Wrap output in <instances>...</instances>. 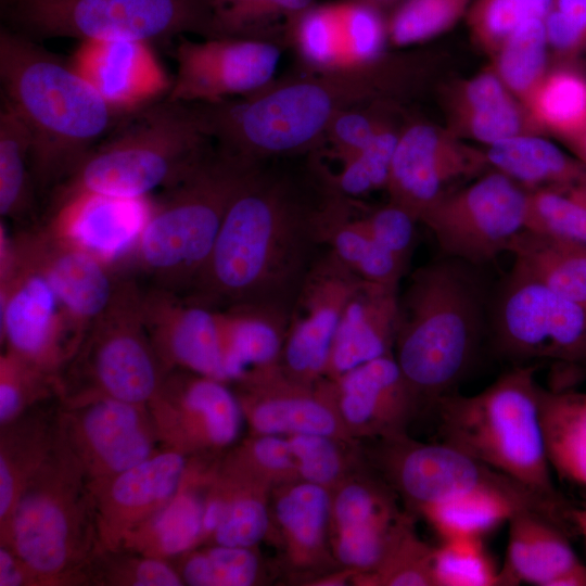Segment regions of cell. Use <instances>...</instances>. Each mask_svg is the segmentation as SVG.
Here are the masks:
<instances>
[{
    "label": "cell",
    "mask_w": 586,
    "mask_h": 586,
    "mask_svg": "<svg viewBox=\"0 0 586 586\" xmlns=\"http://www.w3.org/2000/svg\"><path fill=\"white\" fill-rule=\"evenodd\" d=\"M335 193L320 151L258 164L233 196L205 266L182 295L207 307L254 305L289 315L324 247L320 221Z\"/></svg>",
    "instance_id": "obj_1"
},
{
    "label": "cell",
    "mask_w": 586,
    "mask_h": 586,
    "mask_svg": "<svg viewBox=\"0 0 586 586\" xmlns=\"http://www.w3.org/2000/svg\"><path fill=\"white\" fill-rule=\"evenodd\" d=\"M405 74L403 64L385 55L349 69L297 68L250 95L193 104L219 151L259 164L321 150L326 131L339 113L391 100Z\"/></svg>",
    "instance_id": "obj_2"
},
{
    "label": "cell",
    "mask_w": 586,
    "mask_h": 586,
    "mask_svg": "<svg viewBox=\"0 0 586 586\" xmlns=\"http://www.w3.org/2000/svg\"><path fill=\"white\" fill-rule=\"evenodd\" d=\"M494 290L482 266L441 254L398 296L393 355L416 400L454 393L488 336Z\"/></svg>",
    "instance_id": "obj_3"
},
{
    "label": "cell",
    "mask_w": 586,
    "mask_h": 586,
    "mask_svg": "<svg viewBox=\"0 0 586 586\" xmlns=\"http://www.w3.org/2000/svg\"><path fill=\"white\" fill-rule=\"evenodd\" d=\"M2 99L33 141L37 192L53 191L128 114L112 107L69 64L39 41L0 29Z\"/></svg>",
    "instance_id": "obj_4"
},
{
    "label": "cell",
    "mask_w": 586,
    "mask_h": 586,
    "mask_svg": "<svg viewBox=\"0 0 586 586\" xmlns=\"http://www.w3.org/2000/svg\"><path fill=\"white\" fill-rule=\"evenodd\" d=\"M214 143L192 103L166 98L126 115L52 191L51 207L79 195L138 201L184 178Z\"/></svg>",
    "instance_id": "obj_5"
},
{
    "label": "cell",
    "mask_w": 586,
    "mask_h": 586,
    "mask_svg": "<svg viewBox=\"0 0 586 586\" xmlns=\"http://www.w3.org/2000/svg\"><path fill=\"white\" fill-rule=\"evenodd\" d=\"M538 366H511L475 395L442 397L434 406L440 435L534 493L569 522L572 505L555 486L545 445Z\"/></svg>",
    "instance_id": "obj_6"
},
{
    "label": "cell",
    "mask_w": 586,
    "mask_h": 586,
    "mask_svg": "<svg viewBox=\"0 0 586 586\" xmlns=\"http://www.w3.org/2000/svg\"><path fill=\"white\" fill-rule=\"evenodd\" d=\"M31 581L67 582L99 544L89 480L60 429L1 526Z\"/></svg>",
    "instance_id": "obj_7"
},
{
    "label": "cell",
    "mask_w": 586,
    "mask_h": 586,
    "mask_svg": "<svg viewBox=\"0 0 586 586\" xmlns=\"http://www.w3.org/2000/svg\"><path fill=\"white\" fill-rule=\"evenodd\" d=\"M257 165L214 144L184 178L164 189L133 245L135 259L152 286L180 294L189 290L211 255L233 196Z\"/></svg>",
    "instance_id": "obj_8"
},
{
    "label": "cell",
    "mask_w": 586,
    "mask_h": 586,
    "mask_svg": "<svg viewBox=\"0 0 586 586\" xmlns=\"http://www.w3.org/2000/svg\"><path fill=\"white\" fill-rule=\"evenodd\" d=\"M142 293L135 281L122 279L109 306L89 327L56 381L69 403L105 396L146 405L160 391L168 371L144 327Z\"/></svg>",
    "instance_id": "obj_9"
},
{
    "label": "cell",
    "mask_w": 586,
    "mask_h": 586,
    "mask_svg": "<svg viewBox=\"0 0 586 586\" xmlns=\"http://www.w3.org/2000/svg\"><path fill=\"white\" fill-rule=\"evenodd\" d=\"M487 339L511 366L551 362L586 377V308L514 263L493 292Z\"/></svg>",
    "instance_id": "obj_10"
},
{
    "label": "cell",
    "mask_w": 586,
    "mask_h": 586,
    "mask_svg": "<svg viewBox=\"0 0 586 586\" xmlns=\"http://www.w3.org/2000/svg\"><path fill=\"white\" fill-rule=\"evenodd\" d=\"M5 26L37 41L72 38L161 42L208 36L202 0H5Z\"/></svg>",
    "instance_id": "obj_11"
},
{
    "label": "cell",
    "mask_w": 586,
    "mask_h": 586,
    "mask_svg": "<svg viewBox=\"0 0 586 586\" xmlns=\"http://www.w3.org/2000/svg\"><path fill=\"white\" fill-rule=\"evenodd\" d=\"M0 332L5 352L55 381L84 340L48 279L5 227L0 228Z\"/></svg>",
    "instance_id": "obj_12"
},
{
    "label": "cell",
    "mask_w": 586,
    "mask_h": 586,
    "mask_svg": "<svg viewBox=\"0 0 586 586\" xmlns=\"http://www.w3.org/2000/svg\"><path fill=\"white\" fill-rule=\"evenodd\" d=\"M528 190L492 169L448 191L421 216L441 254L484 267L525 230Z\"/></svg>",
    "instance_id": "obj_13"
},
{
    "label": "cell",
    "mask_w": 586,
    "mask_h": 586,
    "mask_svg": "<svg viewBox=\"0 0 586 586\" xmlns=\"http://www.w3.org/2000/svg\"><path fill=\"white\" fill-rule=\"evenodd\" d=\"M285 48L264 39L180 37L171 51L176 71L166 99L216 103L255 93L277 78Z\"/></svg>",
    "instance_id": "obj_14"
},
{
    "label": "cell",
    "mask_w": 586,
    "mask_h": 586,
    "mask_svg": "<svg viewBox=\"0 0 586 586\" xmlns=\"http://www.w3.org/2000/svg\"><path fill=\"white\" fill-rule=\"evenodd\" d=\"M489 167L483 150L448 128L413 122L400 128L385 190L418 222L456 180Z\"/></svg>",
    "instance_id": "obj_15"
},
{
    "label": "cell",
    "mask_w": 586,
    "mask_h": 586,
    "mask_svg": "<svg viewBox=\"0 0 586 586\" xmlns=\"http://www.w3.org/2000/svg\"><path fill=\"white\" fill-rule=\"evenodd\" d=\"M144 405L112 397L69 403L60 433L89 482L113 476L154 455L157 428Z\"/></svg>",
    "instance_id": "obj_16"
},
{
    "label": "cell",
    "mask_w": 586,
    "mask_h": 586,
    "mask_svg": "<svg viewBox=\"0 0 586 586\" xmlns=\"http://www.w3.org/2000/svg\"><path fill=\"white\" fill-rule=\"evenodd\" d=\"M141 310L151 343L167 371L183 369L227 382L228 307L203 306L180 293L151 285L142 293Z\"/></svg>",
    "instance_id": "obj_17"
},
{
    "label": "cell",
    "mask_w": 586,
    "mask_h": 586,
    "mask_svg": "<svg viewBox=\"0 0 586 586\" xmlns=\"http://www.w3.org/2000/svg\"><path fill=\"white\" fill-rule=\"evenodd\" d=\"M358 280L323 247L289 311L279 361L289 377L311 384L324 375L336 326Z\"/></svg>",
    "instance_id": "obj_18"
},
{
    "label": "cell",
    "mask_w": 586,
    "mask_h": 586,
    "mask_svg": "<svg viewBox=\"0 0 586 586\" xmlns=\"http://www.w3.org/2000/svg\"><path fill=\"white\" fill-rule=\"evenodd\" d=\"M14 237L48 279L74 327L85 337L113 300L122 279L101 254L48 220Z\"/></svg>",
    "instance_id": "obj_19"
},
{
    "label": "cell",
    "mask_w": 586,
    "mask_h": 586,
    "mask_svg": "<svg viewBox=\"0 0 586 586\" xmlns=\"http://www.w3.org/2000/svg\"><path fill=\"white\" fill-rule=\"evenodd\" d=\"M390 441L385 456L387 473L419 510L476 491H498L539 500L560 514L518 482L447 443H409L400 435Z\"/></svg>",
    "instance_id": "obj_20"
},
{
    "label": "cell",
    "mask_w": 586,
    "mask_h": 586,
    "mask_svg": "<svg viewBox=\"0 0 586 586\" xmlns=\"http://www.w3.org/2000/svg\"><path fill=\"white\" fill-rule=\"evenodd\" d=\"M387 44L385 14L359 0L317 2L289 38L297 68L317 72L372 64L386 55Z\"/></svg>",
    "instance_id": "obj_21"
},
{
    "label": "cell",
    "mask_w": 586,
    "mask_h": 586,
    "mask_svg": "<svg viewBox=\"0 0 586 586\" xmlns=\"http://www.w3.org/2000/svg\"><path fill=\"white\" fill-rule=\"evenodd\" d=\"M186 464L178 449L168 450L89 482L99 545L116 549L133 528L160 511L179 491Z\"/></svg>",
    "instance_id": "obj_22"
},
{
    "label": "cell",
    "mask_w": 586,
    "mask_h": 586,
    "mask_svg": "<svg viewBox=\"0 0 586 586\" xmlns=\"http://www.w3.org/2000/svg\"><path fill=\"white\" fill-rule=\"evenodd\" d=\"M158 433L170 441L193 433L205 443L227 446L239 436L240 399L226 382L183 369L167 372L160 391L148 404Z\"/></svg>",
    "instance_id": "obj_23"
},
{
    "label": "cell",
    "mask_w": 586,
    "mask_h": 586,
    "mask_svg": "<svg viewBox=\"0 0 586 586\" xmlns=\"http://www.w3.org/2000/svg\"><path fill=\"white\" fill-rule=\"evenodd\" d=\"M72 67L115 110L130 114L166 98L173 78L152 43L85 40L68 60Z\"/></svg>",
    "instance_id": "obj_24"
},
{
    "label": "cell",
    "mask_w": 586,
    "mask_h": 586,
    "mask_svg": "<svg viewBox=\"0 0 586 586\" xmlns=\"http://www.w3.org/2000/svg\"><path fill=\"white\" fill-rule=\"evenodd\" d=\"M399 288L359 279L336 326L326 377L337 378L379 357L393 354Z\"/></svg>",
    "instance_id": "obj_25"
},
{
    "label": "cell",
    "mask_w": 586,
    "mask_h": 586,
    "mask_svg": "<svg viewBox=\"0 0 586 586\" xmlns=\"http://www.w3.org/2000/svg\"><path fill=\"white\" fill-rule=\"evenodd\" d=\"M345 420L386 435L398 436L416 398L393 354L362 364L331 379Z\"/></svg>",
    "instance_id": "obj_26"
},
{
    "label": "cell",
    "mask_w": 586,
    "mask_h": 586,
    "mask_svg": "<svg viewBox=\"0 0 586 586\" xmlns=\"http://www.w3.org/2000/svg\"><path fill=\"white\" fill-rule=\"evenodd\" d=\"M508 525L500 586H556L561 577L583 565L569 542V533L546 515L522 510Z\"/></svg>",
    "instance_id": "obj_27"
},
{
    "label": "cell",
    "mask_w": 586,
    "mask_h": 586,
    "mask_svg": "<svg viewBox=\"0 0 586 586\" xmlns=\"http://www.w3.org/2000/svg\"><path fill=\"white\" fill-rule=\"evenodd\" d=\"M449 106L447 128L462 140L485 146L520 135L543 132L494 69L462 82L451 95Z\"/></svg>",
    "instance_id": "obj_28"
},
{
    "label": "cell",
    "mask_w": 586,
    "mask_h": 586,
    "mask_svg": "<svg viewBox=\"0 0 586 586\" xmlns=\"http://www.w3.org/2000/svg\"><path fill=\"white\" fill-rule=\"evenodd\" d=\"M322 245L357 278L399 288L408 265L381 246L360 225L355 200L334 194L320 221Z\"/></svg>",
    "instance_id": "obj_29"
},
{
    "label": "cell",
    "mask_w": 586,
    "mask_h": 586,
    "mask_svg": "<svg viewBox=\"0 0 586 586\" xmlns=\"http://www.w3.org/2000/svg\"><path fill=\"white\" fill-rule=\"evenodd\" d=\"M522 510L539 512L568 531L560 517L544 502L498 491L472 492L428 506L420 511L441 539H446L484 538Z\"/></svg>",
    "instance_id": "obj_30"
},
{
    "label": "cell",
    "mask_w": 586,
    "mask_h": 586,
    "mask_svg": "<svg viewBox=\"0 0 586 586\" xmlns=\"http://www.w3.org/2000/svg\"><path fill=\"white\" fill-rule=\"evenodd\" d=\"M539 411L551 470L586 491V392L540 385Z\"/></svg>",
    "instance_id": "obj_31"
},
{
    "label": "cell",
    "mask_w": 586,
    "mask_h": 586,
    "mask_svg": "<svg viewBox=\"0 0 586 586\" xmlns=\"http://www.w3.org/2000/svg\"><path fill=\"white\" fill-rule=\"evenodd\" d=\"M486 162L527 190L560 184L586 175L571 153L539 133L515 136L485 148Z\"/></svg>",
    "instance_id": "obj_32"
},
{
    "label": "cell",
    "mask_w": 586,
    "mask_h": 586,
    "mask_svg": "<svg viewBox=\"0 0 586 586\" xmlns=\"http://www.w3.org/2000/svg\"><path fill=\"white\" fill-rule=\"evenodd\" d=\"M508 252L514 264L586 308V243L523 230Z\"/></svg>",
    "instance_id": "obj_33"
},
{
    "label": "cell",
    "mask_w": 586,
    "mask_h": 586,
    "mask_svg": "<svg viewBox=\"0 0 586 586\" xmlns=\"http://www.w3.org/2000/svg\"><path fill=\"white\" fill-rule=\"evenodd\" d=\"M207 37H240L278 41L289 38L303 14L317 0H202ZM206 37V38H207Z\"/></svg>",
    "instance_id": "obj_34"
},
{
    "label": "cell",
    "mask_w": 586,
    "mask_h": 586,
    "mask_svg": "<svg viewBox=\"0 0 586 586\" xmlns=\"http://www.w3.org/2000/svg\"><path fill=\"white\" fill-rule=\"evenodd\" d=\"M30 132L16 111L2 99L0 110V215L23 220L35 208Z\"/></svg>",
    "instance_id": "obj_35"
},
{
    "label": "cell",
    "mask_w": 586,
    "mask_h": 586,
    "mask_svg": "<svg viewBox=\"0 0 586 586\" xmlns=\"http://www.w3.org/2000/svg\"><path fill=\"white\" fill-rule=\"evenodd\" d=\"M204 504L196 493L178 491L160 511L133 528L119 547L160 559L187 551L203 536Z\"/></svg>",
    "instance_id": "obj_36"
},
{
    "label": "cell",
    "mask_w": 586,
    "mask_h": 586,
    "mask_svg": "<svg viewBox=\"0 0 586 586\" xmlns=\"http://www.w3.org/2000/svg\"><path fill=\"white\" fill-rule=\"evenodd\" d=\"M523 104L542 131L566 143L586 125V74L572 65L547 71Z\"/></svg>",
    "instance_id": "obj_37"
},
{
    "label": "cell",
    "mask_w": 586,
    "mask_h": 586,
    "mask_svg": "<svg viewBox=\"0 0 586 586\" xmlns=\"http://www.w3.org/2000/svg\"><path fill=\"white\" fill-rule=\"evenodd\" d=\"M525 230L586 243V175L528 190Z\"/></svg>",
    "instance_id": "obj_38"
},
{
    "label": "cell",
    "mask_w": 586,
    "mask_h": 586,
    "mask_svg": "<svg viewBox=\"0 0 586 586\" xmlns=\"http://www.w3.org/2000/svg\"><path fill=\"white\" fill-rule=\"evenodd\" d=\"M548 49L545 20L534 18L515 29L494 53L493 69L522 103L548 71Z\"/></svg>",
    "instance_id": "obj_39"
},
{
    "label": "cell",
    "mask_w": 586,
    "mask_h": 586,
    "mask_svg": "<svg viewBox=\"0 0 586 586\" xmlns=\"http://www.w3.org/2000/svg\"><path fill=\"white\" fill-rule=\"evenodd\" d=\"M15 424L1 440L0 453V521L9 519L13 507L34 471L53 446L56 433Z\"/></svg>",
    "instance_id": "obj_40"
},
{
    "label": "cell",
    "mask_w": 586,
    "mask_h": 586,
    "mask_svg": "<svg viewBox=\"0 0 586 586\" xmlns=\"http://www.w3.org/2000/svg\"><path fill=\"white\" fill-rule=\"evenodd\" d=\"M400 128L388 125L365 148L340 162L337 170L327 166L328 180L340 195L355 200L385 189Z\"/></svg>",
    "instance_id": "obj_41"
},
{
    "label": "cell",
    "mask_w": 586,
    "mask_h": 586,
    "mask_svg": "<svg viewBox=\"0 0 586 586\" xmlns=\"http://www.w3.org/2000/svg\"><path fill=\"white\" fill-rule=\"evenodd\" d=\"M474 0H404L388 12V43L410 47L425 42L467 15Z\"/></svg>",
    "instance_id": "obj_42"
},
{
    "label": "cell",
    "mask_w": 586,
    "mask_h": 586,
    "mask_svg": "<svg viewBox=\"0 0 586 586\" xmlns=\"http://www.w3.org/2000/svg\"><path fill=\"white\" fill-rule=\"evenodd\" d=\"M434 586H500L499 570L483 538L441 539L433 549Z\"/></svg>",
    "instance_id": "obj_43"
},
{
    "label": "cell",
    "mask_w": 586,
    "mask_h": 586,
    "mask_svg": "<svg viewBox=\"0 0 586 586\" xmlns=\"http://www.w3.org/2000/svg\"><path fill=\"white\" fill-rule=\"evenodd\" d=\"M278 521L293 545L314 550L321 544L330 513V498L322 485L304 482L277 501Z\"/></svg>",
    "instance_id": "obj_44"
},
{
    "label": "cell",
    "mask_w": 586,
    "mask_h": 586,
    "mask_svg": "<svg viewBox=\"0 0 586 586\" xmlns=\"http://www.w3.org/2000/svg\"><path fill=\"white\" fill-rule=\"evenodd\" d=\"M552 0H474L467 21L473 38L485 50L495 53L521 25L544 18Z\"/></svg>",
    "instance_id": "obj_45"
},
{
    "label": "cell",
    "mask_w": 586,
    "mask_h": 586,
    "mask_svg": "<svg viewBox=\"0 0 586 586\" xmlns=\"http://www.w3.org/2000/svg\"><path fill=\"white\" fill-rule=\"evenodd\" d=\"M257 572V558L249 548L218 545L189 557L181 578L192 586H249Z\"/></svg>",
    "instance_id": "obj_46"
},
{
    "label": "cell",
    "mask_w": 586,
    "mask_h": 586,
    "mask_svg": "<svg viewBox=\"0 0 586 586\" xmlns=\"http://www.w3.org/2000/svg\"><path fill=\"white\" fill-rule=\"evenodd\" d=\"M390 100H378L339 113L328 127L323 145L339 163L365 148L385 127L393 124L390 118Z\"/></svg>",
    "instance_id": "obj_47"
},
{
    "label": "cell",
    "mask_w": 586,
    "mask_h": 586,
    "mask_svg": "<svg viewBox=\"0 0 586 586\" xmlns=\"http://www.w3.org/2000/svg\"><path fill=\"white\" fill-rule=\"evenodd\" d=\"M56 381L9 352L0 358V422L14 420L29 404L41 398Z\"/></svg>",
    "instance_id": "obj_48"
},
{
    "label": "cell",
    "mask_w": 586,
    "mask_h": 586,
    "mask_svg": "<svg viewBox=\"0 0 586 586\" xmlns=\"http://www.w3.org/2000/svg\"><path fill=\"white\" fill-rule=\"evenodd\" d=\"M268 524L265 505L255 497L240 496L228 500L213 536L217 545L250 548L265 536Z\"/></svg>",
    "instance_id": "obj_49"
},
{
    "label": "cell",
    "mask_w": 586,
    "mask_h": 586,
    "mask_svg": "<svg viewBox=\"0 0 586 586\" xmlns=\"http://www.w3.org/2000/svg\"><path fill=\"white\" fill-rule=\"evenodd\" d=\"M356 217L373 240L409 264L418 224L409 213L388 202Z\"/></svg>",
    "instance_id": "obj_50"
},
{
    "label": "cell",
    "mask_w": 586,
    "mask_h": 586,
    "mask_svg": "<svg viewBox=\"0 0 586 586\" xmlns=\"http://www.w3.org/2000/svg\"><path fill=\"white\" fill-rule=\"evenodd\" d=\"M433 549L409 532L375 573V582L390 586H434Z\"/></svg>",
    "instance_id": "obj_51"
},
{
    "label": "cell",
    "mask_w": 586,
    "mask_h": 586,
    "mask_svg": "<svg viewBox=\"0 0 586 586\" xmlns=\"http://www.w3.org/2000/svg\"><path fill=\"white\" fill-rule=\"evenodd\" d=\"M545 28L549 48L562 56L586 51V0H552Z\"/></svg>",
    "instance_id": "obj_52"
},
{
    "label": "cell",
    "mask_w": 586,
    "mask_h": 586,
    "mask_svg": "<svg viewBox=\"0 0 586 586\" xmlns=\"http://www.w3.org/2000/svg\"><path fill=\"white\" fill-rule=\"evenodd\" d=\"M297 469L306 482L327 485L339 475L341 459L327 435L298 434L290 438Z\"/></svg>",
    "instance_id": "obj_53"
},
{
    "label": "cell",
    "mask_w": 586,
    "mask_h": 586,
    "mask_svg": "<svg viewBox=\"0 0 586 586\" xmlns=\"http://www.w3.org/2000/svg\"><path fill=\"white\" fill-rule=\"evenodd\" d=\"M255 461L265 470L283 474L297 469L289 440L279 435L263 434L252 447Z\"/></svg>",
    "instance_id": "obj_54"
},
{
    "label": "cell",
    "mask_w": 586,
    "mask_h": 586,
    "mask_svg": "<svg viewBox=\"0 0 586 586\" xmlns=\"http://www.w3.org/2000/svg\"><path fill=\"white\" fill-rule=\"evenodd\" d=\"M31 581L15 552L4 543L0 547V586H20Z\"/></svg>",
    "instance_id": "obj_55"
},
{
    "label": "cell",
    "mask_w": 586,
    "mask_h": 586,
    "mask_svg": "<svg viewBox=\"0 0 586 586\" xmlns=\"http://www.w3.org/2000/svg\"><path fill=\"white\" fill-rule=\"evenodd\" d=\"M228 500L229 499L222 497H212L205 501L203 511V535H213L225 514Z\"/></svg>",
    "instance_id": "obj_56"
},
{
    "label": "cell",
    "mask_w": 586,
    "mask_h": 586,
    "mask_svg": "<svg viewBox=\"0 0 586 586\" xmlns=\"http://www.w3.org/2000/svg\"><path fill=\"white\" fill-rule=\"evenodd\" d=\"M569 521L572 530L576 531L586 543V507L571 506Z\"/></svg>",
    "instance_id": "obj_57"
},
{
    "label": "cell",
    "mask_w": 586,
    "mask_h": 586,
    "mask_svg": "<svg viewBox=\"0 0 586 586\" xmlns=\"http://www.w3.org/2000/svg\"><path fill=\"white\" fill-rule=\"evenodd\" d=\"M573 154L586 167V125L570 141L565 143Z\"/></svg>",
    "instance_id": "obj_58"
},
{
    "label": "cell",
    "mask_w": 586,
    "mask_h": 586,
    "mask_svg": "<svg viewBox=\"0 0 586 586\" xmlns=\"http://www.w3.org/2000/svg\"><path fill=\"white\" fill-rule=\"evenodd\" d=\"M359 1H362L373 7L385 14V12L387 11L390 12L404 0H359Z\"/></svg>",
    "instance_id": "obj_59"
},
{
    "label": "cell",
    "mask_w": 586,
    "mask_h": 586,
    "mask_svg": "<svg viewBox=\"0 0 586 586\" xmlns=\"http://www.w3.org/2000/svg\"><path fill=\"white\" fill-rule=\"evenodd\" d=\"M2 1H5V0H2Z\"/></svg>",
    "instance_id": "obj_60"
}]
</instances>
